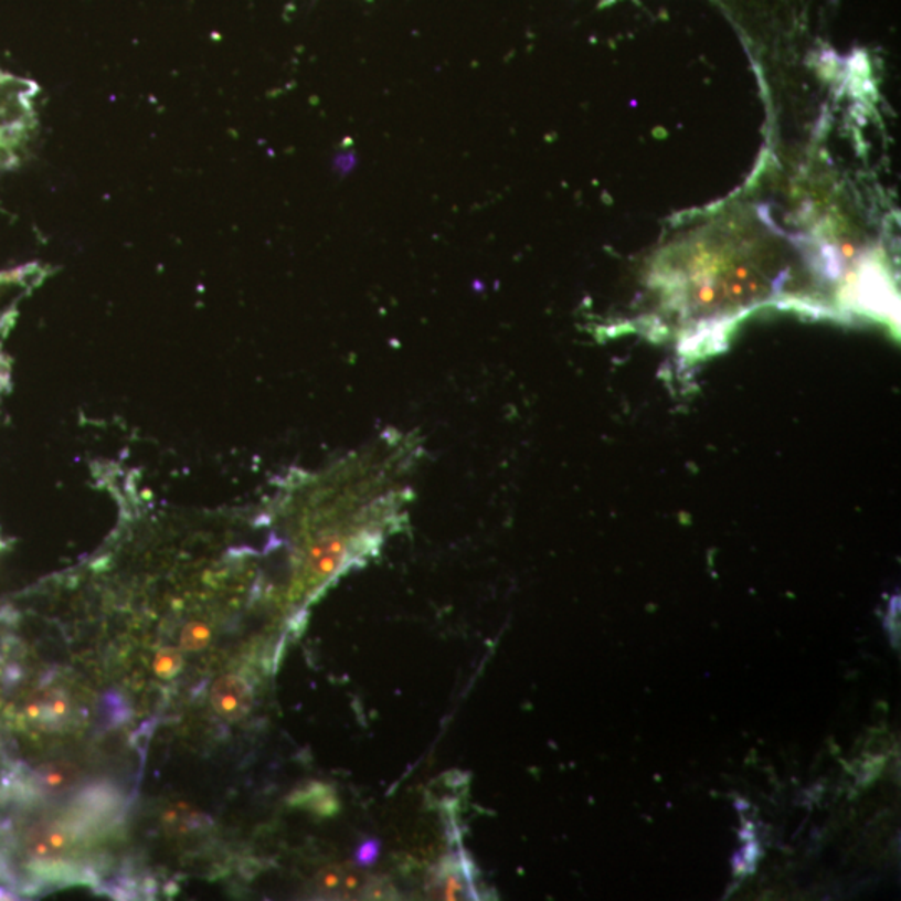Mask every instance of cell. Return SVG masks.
I'll return each instance as SVG.
<instances>
[{"instance_id":"obj_1","label":"cell","mask_w":901,"mask_h":901,"mask_svg":"<svg viewBox=\"0 0 901 901\" xmlns=\"http://www.w3.org/2000/svg\"><path fill=\"white\" fill-rule=\"evenodd\" d=\"M83 840L67 818L31 826L24 838L25 854L34 868H57L71 848Z\"/></svg>"},{"instance_id":"obj_2","label":"cell","mask_w":901,"mask_h":901,"mask_svg":"<svg viewBox=\"0 0 901 901\" xmlns=\"http://www.w3.org/2000/svg\"><path fill=\"white\" fill-rule=\"evenodd\" d=\"M215 713L227 721H240L253 710L254 693L251 685L240 675H224L211 690Z\"/></svg>"},{"instance_id":"obj_3","label":"cell","mask_w":901,"mask_h":901,"mask_svg":"<svg viewBox=\"0 0 901 901\" xmlns=\"http://www.w3.org/2000/svg\"><path fill=\"white\" fill-rule=\"evenodd\" d=\"M349 541L342 534H322L308 553V574L312 583H322L341 571L349 556Z\"/></svg>"},{"instance_id":"obj_4","label":"cell","mask_w":901,"mask_h":901,"mask_svg":"<svg viewBox=\"0 0 901 901\" xmlns=\"http://www.w3.org/2000/svg\"><path fill=\"white\" fill-rule=\"evenodd\" d=\"M81 772L67 762L49 763L35 772L34 785L38 792L47 796L64 795L80 783Z\"/></svg>"},{"instance_id":"obj_5","label":"cell","mask_w":901,"mask_h":901,"mask_svg":"<svg viewBox=\"0 0 901 901\" xmlns=\"http://www.w3.org/2000/svg\"><path fill=\"white\" fill-rule=\"evenodd\" d=\"M29 713L35 720L44 721V723H59V721H64L68 714L67 698L62 697V693L57 691H49L29 707Z\"/></svg>"},{"instance_id":"obj_6","label":"cell","mask_w":901,"mask_h":901,"mask_svg":"<svg viewBox=\"0 0 901 901\" xmlns=\"http://www.w3.org/2000/svg\"><path fill=\"white\" fill-rule=\"evenodd\" d=\"M362 884H364V877L359 871L342 870L339 867L328 868L318 877V887L325 891L354 893Z\"/></svg>"},{"instance_id":"obj_7","label":"cell","mask_w":901,"mask_h":901,"mask_svg":"<svg viewBox=\"0 0 901 901\" xmlns=\"http://www.w3.org/2000/svg\"><path fill=\"white\" fill-rule=\"evenodd\" d=\"M468 877L463 873L462 868H446L439 880H437L436 893L441 900H463L469 898L473 891L468 888Z\"/></svg>"},{"instance_id":"obj_8","label":"cell","mask_w":901,"mask_h":901,"mask_svg":"<svg viewBox=\"0 0 901 901\" xmlns=\"http://www.w3.org/2000/svg\"><path fill=\"white\" fill-rule=\"evenodd\" d=\"M166 823H168L171 830L178 831V834H188V831L195 830L198 826L205 823V816L195 813L189 806L178 805L171 812L166 813Z\"/></svg>"},{"instance_id":"obj_9","label":"cell","mask_w":901,"mask_h":901,"mask_svg":"<svg viewBox=\"0 0 901 901\" xmlns=\"http://www.w3.org/2000/svg\"><path fill=\"white\" fill-rule=\"evenodd\" d=\"M209 639H211V632H209L208 626L202 625V623H189V625L182 629L181 645L182 648L188 649V651L204 648Z\"/></svg>"},{"instance_id":"obj_10","label":"cell","mask_w":901,"mask_h":901,"mask_svg":"<svg viewBox=\"0 0 901 901\" xmlns=\"http://www.w3.org/2000/svg\"><path fill=\"white\" fill-rule=\"evenodd\" d=\"M179 666H181V656L176 649L169 648L159 653L155 668L159 675L172 676L179 671Z\"/></svg>"}]
</instances>
